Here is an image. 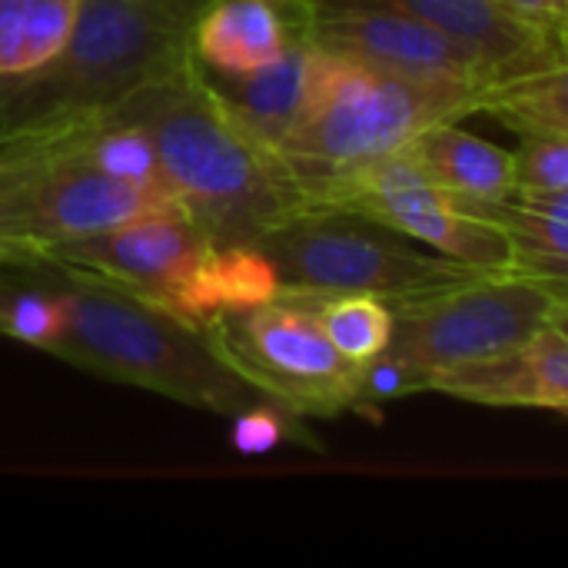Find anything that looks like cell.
Wrapping results in <instances>:
<instances>
[{"instance_id": "cell-1", "label": "cell", "mask_w": 568, "mask_h": 568, "mask_svg": "<svg viewBox=\"0 0 568 568\" xmlns=\"http://www.w3.org/2000/svg\"><path fill=\"white\" fill-rule=\"evenodd\" d=\"M110 116L146 130L170 193L216 246H253L266 230L310 210L286 160L223 110L193 57Z\"/></svg>"}, {"instance_id": "cell-2", "label": "cell", "mask_w": 568, "mask_h": 568, "mask_svg": "<svg viewBox=\"0 0 568 568\" xmlns=\"http://www.w3.org/2000/svg\"><path fill=\"white\" fill-rule=\"evenodd\" d=\"M210 0H80L67 43L37 70L0 77V153L43 146L93 123L186 63Z\"/></svg>"}, {"instance_id": "cell-3", "label": "cell", "mask_w": 568, "mask_h": 568, "mask_svg": "<svg viewBox=\"0 0 568 568\" xmlns=\"http://www.w3.org/2000/svg\"><path fill=\"white\" fill-rule=\"evenodd\" d=\"M496 90L423 83L313 50L306 100L280 156L306 190L406 150L436 123L486 113Z\"/></svg>"}, {"instance_id": "cell-4", "label": "cell", "mask_w": 568, "mask_h": 568, "mask_svg": "<svg viewBox=\"0 0 568 568\" xmlns=\"http://www.w3.org/2000/svg\"><path fill=\"white\" fill-rule=\"evenodd\" d=\"M53 283L63 300V329L50 356L216 416L270 399L216 356L203 329L113 290Z\"/></svg>"}, {"instance_id": "cell-5", "label": "cell", "mask_w": 568, "mask_h": 568, "mask_svg": "<svg viewBox=\"0 0 568 568\" xmlns=\"http://www.w3.org/2000/svg\"><path fill=\"white\" fill-rule=\"evenodd\" d=\"M253 246L270 260L280 290L366 293L393 310L493 273L443 256L369 216L323 206L290 216Z\"/></svg>"}, {"instance_id": "cell-6", "label": "cell", "mask_w": 568, "mask_h": 568, "mask_svg": "<svg viewBox=\"0 0 568 568\" xmlns=\"http://www.w3.org/2000/svg\"><path fill=\"white\" fill-rule=\"evenodd\" d=\"M203 336L240 379L303 419L359 413L363 366L333 349L306 293L280 290L263 303L220 313Z\"/></svg>"}, {"instance_id": "cell-7", "label": "cell", "mask_w": 568, "mask_h": 568, "mask_svg": "<svg viewBox=\"0 0 568 568\" xmlns=\"http://www.w3.org/2000/svg\"><path fill=\"white\" fill-rule=\"evenodd\" d=\"M393 316L396 326L386 353L413 366L429 393L436 373L499 356L549 323H568V283L493 270L399 306Z\"/></svg>"}, {"instance_id": "cell-8", "label": "cell", "mask_w": 568, "mask_h": 568, "mask_svg": "<svg viewBox=\"0 0 568 568\" xmlns=\"http://www.w3.org/2000/svg\"><path fill=\"white\" fill-rule=\"evenodd\" d=\"M293 37L320 53L423 83L496 90L499 80L449 33L389 0H300Z\"/></svg>"}, {"instance_id": "cell-9", "label": "cell", "mask_w": 568, "mask_h": 568, "mask_svg": "<svg viewBox=\"0 0 568 568\" xmlns=\"http://www.w3.org/2000/svg\"><path fill=\"white\" fill-rule=\"evenodd\" d=\"M310 206L346 210L386 223L409 240L469 263L476 270H513L506 236L459 210L416 163L406 150L373 160L366 166L316 180L306 186Z\"/></svg>"}, {"instance_id": "cell-10", "label": "cell", "mask_w": 568, "mask_h": 568, "mask_svg": "<svg viewBox=\"0 0 568 568\" xmlns=\"http://www.w3.org/2000/svg\"><path fill=\"white\" fill-rule=\"evenodd\" d=\"M43 146L50 153V163L30 193V206L23 220V263L17 273H27L40 246L100 236L150 213H186L180 200L170 193L146 190L106 176L93 166H83L70 160L57 143H43ZM17 273H3V276H17Z\"/></svg>"}, {"instance_id": "cell-11", "label": "cell", "mask_w": 568, "mask_h": 568, "mask_svg": "<svg viewBox=\"0 0 568 568\" xmlns=\"http://www.w3.org/2000/svg\"><path fill=\"white\" fill-rule=\"evenodd\" d=\"M568 323H549L526 343L476 363L443 369L429 379V393H443L496 409L568 413Z\"/></svg>"}, {"instance_id": "cell-12", "label": "cell", "mask_w": 568, "mask_h": 568, "mask_svg": "<svg viewBox=\"0 0 568 568\" xmlns=\"http://www.w3.org/2000/svg\"><path fill=\"white\" fill-rule=\"evenodd\" d=\"M466 47L499 83L566 67V47L506 20L493 0H389Z\"/></svg>"}, {"instance_id": "cell-13", "label": "cell", "mask_w": 568, "mask_h": 568, "mask_svg": "<svg viewBox=\"0 0 568 568\" xmlns=\"http://www.w3.org/2000/svg\"><path fill=\"white\" fill-rule=\"evenodd\" d=\"M296 43L283 10L266 0H210L190 30L193 60L213 77H236L280 60Z\"/></svg>"}, {"instance_id": "cell-14", "label": "cell", "mask_w": 568, "mask_h": 568, "mask_svg": "<svg viewBox=\"0 0 568 568\" xmlns=\"http://www.w3.org/2000/svg\"><path fill=\"white\" fill-rule=\"evenodd\" d=\"M406 153L466 213L513 193V153L463 130L459 120L423 130Z\"/></svg>"}, {"instance_id": "cell-15", "label": "cell", "mask_w": 568, "mask_h": 568, "mask_svg": "<svg viewBox=\"0 0 568 568\" xmlns=\"http://www.w3.org/2000/svg\"><path fill=\"white\" fill-rule=\"evenodd\" d=\"M310 57L313 50L306 43H290V50L250 73L236 77H213L206 73L216 100L223 110L260 143L280 153L290 130L300 120L303 100H306V80H310Z\"/></svg>"}, {"instance_id": "cell-16", "label": "cell", "mask_w": 568, "mask_h": 568, "mask_svg": "<svg viewBox=\"0 0 568 568\" xmlns=\"http://www.w3.org/2000/svg\"><path fill=\"white\" fill-rule=\"evenodd\" d=\"M469 216L493 223L513 256V270L552 283H568V190L523 193L469 210Z\"/></svg>"}, {"instance_id": "cell-17", "label": "cell", "mask_w": 568, "mask_h": 568, "mask_svg": "<svg viewBox=\"0 0 568 568\" xmlns=\"http://www.w3.org/2000/svg\"><path fill=\"white\" fill-rule=\"evenodd\" d=\"M80 0H0V77L47 63L70 37Z\"/></svg>"}, {"instance_id": "cell-18", "label": "cell", "mask_w": 568, "mask_h": 568, "mask_svg": "<svg viewBox=\"0 0 568 568\" xmlns=\"http://www.w3.org/2000/svg\"><path fill=\"white\" fill-rule=\"evenodd\" d=\"M333 349L353 366H366L393 343V306L366 293H306Z\"/></svg>"}, {"instance_id": "cell-19", "label": "cell", "mask_w": 568, "mask_h": 568, "mask_svg": "<svg viewBox=\"0 0 568 568\" xmlns=\"http://www.w3.org/2000/svg\"><path fill=\"white\" fill-rule=\"evenodd\" d=\"M486 113L523 136H568V67L499 83Z\"/></svg>"}, {"instance_id": "cell-20", "label": "cell", "mask_w": 568, "mask_h": 568, "mask_svg": "<svg viewBox=\"0 0 568 568\" xmlns=\"http://www.w3.org/2000/svg\"><path fill=\"white\" fill-rule=\"evenodd\" d=\"M47 163V146L0 153V273H17L23 263V220Z\"/></svg>"}, {"instance_id": "cell-21", "label": "cell", "mask_w": 568, "mask_h": 568, "mask_svg": "<svg viewBox=\"0 0 568 568\" xmlns=\"http://www.w3.org/2000/svg\"><path fill=\"white\" fill-rule=\"evenodd\" d=\"M230 443L240 456H266L280 446H306V449H323V443L303 426V416L283 409L273 399H263L256 406H246L230 416Z\"/></svg>"}, {"instance_id": "cell-22", "label": "cell", "mask_w": 568, "mask_h": 568, "mask_svg": "<svg viewBox=\"0 0 568 568\" xmlns=\"http://www.w3.org/2000/svg\"><path fill=\"white\" fill-rule=\"evenodd\" d=\"M513 190H568V136H523L519 153H513Z\"/></svg>"}, {"instance_id": "cell-23", "label": "cell", "mask_w": 568, "mask_h": 568, "mask_svg": "<svg viewBox=\"0 0 568 568\" xmlns=\"http://www.w3.org/2000/svg\"><path fill=\"white\" fill-rule=\"evenodd\" d=\"M493 7L529 33H539L559 47L568 37V0H493Z\"/></svg>"}]
</instances>
